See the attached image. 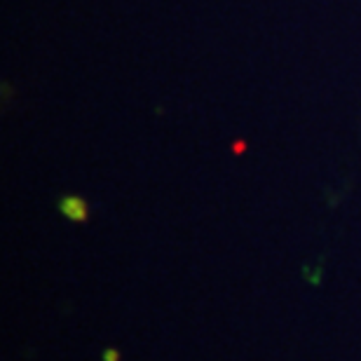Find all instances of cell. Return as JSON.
<instances>
[{"instance_id":"6da1fadb","label":"cell","mask_w":361,"mask_h":361,"mask_svg":"<svg viewBox=\"0 0 361 361\" xmlns=\"http://www.w3.org/2000/svg\"><path fill=\"white\" fill-rule=\"evenodd\" d=\"M104 361H120V352L118 350H113V348H108V350H104Z\"/></svg>"}]
</instances>
